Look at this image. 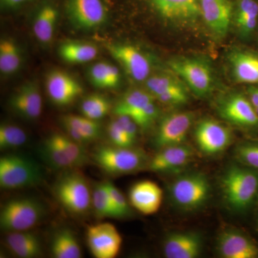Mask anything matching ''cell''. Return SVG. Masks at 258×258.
<instances>
[{
  "label": "cell",
  "instance_id": "cell-31",
  "mask_svg": "<svg viewBox=\"0 0 258 258\" xmlns=\"http://www.w3.org/2000/svg\"><path fill=\"white\" fill-rule=\"evenodd\" d=\"M62 124L71 125L77 130L88 143L99 138L101 135V127L97 120L90 119L85 116L76 115H64Z\"/></svg>",
  "mask_w": 258,
  "mask_h": 258
},
{
  "label": "cell",
  "instance_id": "cell-9",
  "mask_svg": "<svg viewBox=\"0 0 258 258\" xmlns=\"http://www.w3.org/2000/svg\"><path fill=\"white\" fill-rule=\"evenodd\" d=\"M87 242L91 253L96 258H114L121 247L122 237L113 224L104 222L90 226Z\"/></svg>",
  "mask_w": 258,
  "mask_h": 258
},
{
  "label": "cell",
  "instance_id": "cell-35",
  "mask_svg": "<svg viewBox=\"0 0 258 258\" xmlns=\"http://www.w3.org/2000/svg\"><path fill=\"white\" fill-rule=\"evenodd\" d=\"M27 134L17 126L11 124H3L0 126V149H14L26 143Z\"/></svg>",
  "mask_w": 258,
  "mask_h": 258
},
{
  "label": "cell",
  "instance_id": "cell-33",
  "mask_svg": "<svg viewBox=\"0 0 258 258\" xmlns=\"http://www.w3.org/2000/svg\"><path fill=\"white\" fill-rule=\"evenodd\" d=\"M111 110V103L103 96L93 94L83 100L81 111L83 116L94 120H98L106 116Z\"/></svg>",
  "mask_w": 258,
  "mask_h": 258
},
{
  "label": "cell",
  "instance_id": "cell-24",
  "mask_svg": "<svg viewBox=\"0 0 258 258\" xmlns=\"http://www.w3.org/2000/svg\"><path fill=\"white\" fill-rule=\"evenodd\" d=\"M5 241L8 249L17 257L34 258L41 255L42 245L40 239L28 230L10 232Z\"/></svg>",
  "mask_w": 258,
  "mask_h": 258
},
{
  "label": "cell",
  "instance_id": "cell-46",
  "mask_svg": "<svg viewBox=\"0 0 258 258\" xmlns=\"http://www.w3.org/2000/svg\"><path fill=\"white\" fill-rule=\"evenodd\" d=\"M30 0H0L2 8L5 9H14L20 5L25 4Z\"/></svg>",
  "mask_w": 258,
  "mask_h": 258
},
{
  "label": "cell",
  "instance_id": "cell-39",
  "mask_svg": "<svg viewBox=\"0 0 258 258\" xmlns=\"http://www.w3.org/2000/svg\"><path fill=\"white\" fill-rule=\"evenodd\" d=\"M158 114H159V110L154 101H152L132 115L131 118L136 122L139 127L147 128L155 121Z\"/></svg>",
  "mask_w": 258,
  "mask_h": 258
},
{
  "label": "cell",
  "instance_id": "cell-10",
  "mask_svg": "<svg viewBox=\"0 0 258 258\" xmlns=\"http://www.w3.org/2000/svg\"><path fill=\"white\" fill-rule=\"evenodd\" d=\"M66 10L72 23L82 30L98 28L108 15L102 0H68Z\"/></svg>",
  "mask_w": 258,
  "mask_h": 258
},
{
  "label": "cell",
  "instance_id": "cell-3",
  "mask_svg": "<svg viewBox=\"0 0 258 258\" xmlns=\"http://www.w3.org/2000/svg\"><path fill=\"white\" fill-rule=\"evenodd\" d=\"M45 215L44 205L36 199L15 198L2 208L0 226L9 232L28 231L41 221Z\"/></svg>",
  "mask_w": 258,
  "mask_h": 258
},
{
  "label": "cell",
  "instance_id": "cell-21",
  "mask_svg": "<svg viewBox=\"0 0 258 258\" xmlns=\"http://www.w3.org/2000/svg\"><path fill=\"white\" fill-rule=\"evenodd\" d=\"M192 157V150L187 146H171L161 149L149 162V169L154 172H169L182 167Z\"/></svg>",
  "mask_w": 258,
  "mask_h": 258
},
{
  "label": "cell",
  "instance_id": "cell-37",
  "mask_svg": "<svg viewBox=\"0 0 258 258\" xmlns=\"http://www.w3.org/2000/svg\"><path fill=\"white\" fill-rule=\"evenodd\" d=\"M236 154L244 166L258 171V139L240 144L237 148Z\"/></svg>",
  "mask_w": 258,
  "mask_h": 258
},
{
  "label": "cell",
  "instance_id": "cell-26",
  "mask_svg": "<svg viewBox=\"0 0 258 258\" xmlns=\"http://www.w3.org/2000/svg\"><path fill=\"white\" fill-rule=\"evenodd\" d=\"M58 13L55 7L46 5L39 10L33 23V32L39 42L47 45L55 34Z\"/></svg>",
  "mask_w": 258,
  "mask_h": 258
},
{
  "label": "cell",
  "instance_id": "cell-47",
  "mask_svg": "<svg viewBox=\"0 0 258 258\" xmlns=\"http://www.w3.org/2000/svg\"><path fill=\"white\" fill-rule=\"evenodd\" d=\"M255 225H256V229H257V230L258 232V210H257V217H256Z\"/></svg>",
  "mask_w": 258,
  "mask_h": 258
},
{
  "label": "cell",
  "instance_id": "cell-30",
  "mask_svg": "<svg viewBox=\"0 0 258 258\" xmlns=\"http://www.w3.org/2000/svg\"><path fill=\"white\" fill-rule=\"evenodd\" d=\"M23 57L20 47L11 39L0 42V71L4 75L14 74L20 69Z\"/></svg>",
  "mask_w": 258,
  "mask_h": 258
},
{
  "label": "cell",
  "instance_id": "cell-29",
  "mask_svg": "<svg viewBox=\"0 0 258 258\" xmlns=\"http://www.w3.org/2000/svg\"><path fill=\"white\" fill-rule=\"evenodd\" d=\"M154 97L149 91L134 90L127 93L115 106L113 112L116 115L132 117L144 106L154 101Z\"/></svg>",
  "mask_w": 258,
  "mask_h": 258
},
{
  "label": "cell",
  "instance_id": "cell-34",
  "mask_svg": "<svg viewBox=\"0 0 258 258\" xmlns=\"http://www.w3.org/2000/svg\"><path fill=\"white\" fill-rule=\"evenodd\" d=\"M92 205L97 216L100 218H115V213L107 183L96 185L92 191Z\"/></svg>",
  "mask_w": 258,
  "mask_h": 258
},
{
  "label": "cell",
  "instance_id": "cell-41",
  "mask_svg": "<svg viewBox=\"0 0 258 258\" xmlns=\"http://www.w3.org/2000/svg\"><path fill=\"white\" fill-rule=\"evenodd\" d=\"M158 101L166 105H181L187 102L189 99L187 91L183 85L169 90L155 97Z\"/></svg>",
  "mask_w": 258,
  "mask_h": 258
},
{
  "label": "cell",
  "instance_id": "cell-27",
  "mask_svg": "<svg viewBox=\"0 0 258 258\" xmlns=\"http://www.w3.org/2000/svg\"><path fill=\"white\" fill-rule=\"evenodd\" d=\"M51 252L55 258H81V247L74 232L67 228L56 232L51 242Z\"/></svg>",
  "mask_w": 258,
  "mask_h": 258
},
{
  "label": "cell",
  "instance_id": "cell-7",
  "mask_svg": "<svg viewBox=\"0 0 258 258\" xmlns=\"http://www.w3.org/2000/svg\"><path fill=\"white\" fill-rule=\"evenodd\" d=\"M169 66L198 97L208 96L214 88V75L211 67L203 59L179 57L169 61Z\"/></svg>",
  "mask_w": 258,
  "mask_h": 258
},
{
  "label": "cell",
  "instance_id": "cell-43",
  "mask_svg": "<svg viewBox=\"0 0 258 258\" xmlns=\"http://www.w3.org/2000/svg\"><path fill=\"white\" fill-rule=\"evenodd\" d=\"M116 120L124 131L129 142L134 145L137 139L138 125L128 115H117Z\"/></svg>",
  "mask_w": 258,
  "mask_h": 258
},
{
  "label": "cell",
  "instance_id": "cell-44",
  "mask_svg": "<svg viewBox=\"0 0 258 258\" xmlns=\"http://www.w3.org/2000/svg\"><path fill=\"white\" fill-rule=\"evenodd\" d=\"M108 81H109L110 88H115L118 86L120 82V74L119 70L115 66L108 62Z\"/></svg>",
  "mask_w": 258,
  "mask_h": 258
},
{
  "label": "cell",
  "instance_id": "cell-45",
  "mask_svg": "<svg viewBox=\"0 0 258 258\" xmlns=\"http://www.w3.org/2000/svg\"><path fill=\"white\" fill-rule=\"evenodd\" d=\"M245 93L258 115V85L249 86L246 90Z\"/></svg>",
  "mask_w": 258,
  "mask_h": 258
},
{
  "label": "cell",
  "instance_id": "cell-38",
  "mask_svg": "<svg viewBox=\"0 0 258 258\" xmlns=\"http://www.w3.org/2000/svg\"><path fill=\"white\" fill-rule=\"evenodd\" d=\"M115 213V218H125L132 215V211L126 199L114 184L106 181Z\"/></svg>",
  "mask_w": 258,
  "mask_h": 258
},
{
  "label": "cell",
  "instance_id": "cell-32",
  "mask_svg": "<svg viewBox=\"0 0 258 258\" xmlns=\"http://www.w3.org/2000/svg\"><path fill=\"white\" fill-rule=\"evenodd\" d=\"M50 137L66 153L74 163L76 168L82 166L88 161V154L84 145L73 140L69 136L58 133L52 134Z\"/></svg>",
  "mask_w": 258,
  "mask_h": 258
},
{
  "label": "cell",
  "instance_id": "cell-8",
  "mask_svg": "<svg viewBox=\"0 0 258 258\" xmlns=\"http://www.w3.org/2000/svg\"><path fill=\"white\" fill-rule=\"evenodd\" d=\"M222 118L253 133H258V115L247 94L235 93L227 97L219 107Z\"/></svg>",
  "mask_w": 258,
  "mask_h": 258
},
{
  "label": "cell",
  "instance_id": "cell-36",
  "mask_svg": "<svg viewBox=\"0 0 258 258\" xmlns=\"http://www.w3.org/2000/svg\"><path fill=\"white\" fill-rule=\"evenodd\" d=\"M179 80L169 74H159L148 78L146 86L148 91L155 98L161 93L181 86Z\"/></svg>",
  "mask_w": 258,
  "mask_h": 258
},
{
  "label": "cell",
  "instance_id": "cell-6",
  "mask_svg": "<svg viewBox=\"0 0 258 258\" xmlns=\"http://www.w3.org/2000/svg\"><path fill=\"white\" fill-rule=\"evenodd\" d=\"M210 185L203 173L191 172L174 180L170 187L171 200L176 206L186 210H195L208 201Z\"/></svg>",
  "mask_w": 258,
  "mask_h": 258
},
{
  "label": "cell",
  "instance_id": "cell-25",
  "mask_svg": "<svg viewBox=\"0 0 258 258\" xmlns=\"http://www.w3.org/2000/svg\"><path fill=\"white\" fill-rule=\"evenodd\" d=\"M59 55L64 62L81 64L94 60L98 54L96 45L88 42L69 40L62 42L58 48Z\"/></svg>",
  "mask_w": 258,
  "mask_h": 258
},
{
  "label": "cell",
  "instance_id": "cell-17",
  "mask_svg": "<svg viewBox=\"0 0 258 258\" xmlns=\"http://www.w3.org/2000/svg\"><path fill=\"white\" fill-rule=\"evenodd\" d=\"M9 103L10 108L25 119H37L42 111L41 92L37 83L24 84L11 96Z\"/></svg>",
  "mask_w": 258,
  "mask_h": 258
},
{
  "label": "cell",
  "instance_id": "cell-14",
  "mask_svg": "<svg viewBox=\"0 0 258 258\" xmlns=\"http://www.w3.org/2000/svg\"><path fill=\"white\" fill-rule=\"evenodd\" d=\"M195 139L202 152L215 155L230 145L232 135L229 128L218 121L204 119L197 125Z\"/></svg>",
  "mask_w": 258,
  "mask_h": 258
},
{
  "label": "cell",
  "instance_id": "cell-22",
  "mask_svg": "<svg viewBox=\"0 0 258 258\" xmlns=\"http://www.w3.org/2000/svg\"><path fill=\"white\" fill-rule=\"evenodd\" d=\"M161 16L177 22H191L200 15L199 0H152Z\"/></svg>",
  "mask_w": 258,
  "mask_h": 258
},
{
  "label": "cell",
  "instance_id": "cell-42",
  "mask_svg": "<svg viewBox=\"0 0 258 258\" xmlns=\"http://www.w3.org/2000/svg\"><path fill=\"white\" fill-rule=\"evenodd\" d=\"M108 135L112 145L119 147H132L124 131L116 119L111 120L108 125Z\"/></svg>",
  "mask_w": 258,
  "mask_h": 258
},
{
  "label": "cell",
  "instance_id": "cell-4",
  "mask_svg": "<svg viewBox=\"0 0 258 258\" xmlns=\"http://www.w3.org/2000/svg\"><path fill=\"white\" fill-rule=\"evenodd\" d=\"M42 171L37 163L18 154L0 158V186L4 189H18L35 186L41 181Z\"/></svg>",
  "mask_w": 258,
  "mask_h": 258
},
{
  "label": "cell",
  "instance_id": "cell-48",
  "mask_svg": "<svg viewBox=\"0 0 258 258\" xmlns=\"http://www.w3.org/2000/svg\"><path fill=\"white\" fill-rule=\"evenodd\" d=\"M257 40H258V31H257Z\"/></svg>",
  "mask_w": 258,
  "mask_h": 258
},
{
  "label": "cell",
  "instance_id": "cell-23",
  "mask_svg": "<svg viewBox=\"0 0 258 258\" xmlns=\"http://www.w3.org/2000/svg\"><path fill=\"white\" fill-rule=\"evenodd\" d=\"M235 25L241 38L246 41L257 36L258 0H237L235 7Z\"/></svg>",
  "mask_w": 258,
  "mask_h": 258
},
{
  "label": "cell",
  "instance_id": "cell-12",
  "mask_svg": "<svg viewBox=\"0 0 258 258\" xmlns=\"http://www.w3.org/2000/svg\"><path fill=\"white\" fill-rule=\"evenodd\" d=\"M107 48L132 79L139 82L147 81L151 73V63L142 51L128 44H111Z\"/></svg>",
  "mask_w": 258,
  "mask_h": 258
},
{
  "label": "cell",
  "instance_id": "cell-2",
  "mask_svg": "<svg viewBox=\"0 0 258 258\" xmlns=\"http://www.w3.org/2000/svg\"><path fill=\"white\" fill-rule=\"evenodd\" d=\"M53 191L59 203L75 215H84L92 205V191L87 179L74 169L66 171L59 176Z\"/></svg>",
  "mask_w": 258,
  "mask_h": 258
},
{
  "label": "cell",
  "instance_id": "cell-20",
  "mask_svg": "<svg viewBox=\"0 0 258 258\" xmlns=\"http://www.w3.org/2000/svg\"><path fill=\"white\" fill-rule=\"evenodd\" d=\"M230 62L236 82L258 85V52L248 49H237L231 54Z\"/></svg>",
  "mask_w": 258,
  "mask_h": 258
},
{
  "label": "cell",
  "instance_id": "cell-40",
  "mask_svg": "<svg viewBox=\"0 0 258 258\" xmlns=\"http://www.w3.org/2000/svg\"><path fill=\"white\" fill-rule=\"evenodd\" d=\"M107 64V62H99L90 68L89 79L95 87L110 88Z\"/></svg>",
  "mask_w": 258,
  "mask_h": 258
},
{
  "label": "cell",
  "instance_id": "cell-13",
  "mask_svg": "<svg viewBox=\"0 0 258 258\" xmlns=\"http://www.w3.org/2000/svg\"><path fill=\"white\" fill-rule=\"evenodd\" d=\"M45 82L49 98L59 107L69 106L83 93L82 86L78 81L60 70L50 71Z\"/></svg>",
  "mask_w": 258,
  "mask_h": 258
},
{
  "label": "cell",
  "instance_id": "cell-5",
  "mask_svg": "<svg viewBox=\"0 0 258 258\" xmlns=\"http://www.w3.org/2000/svg\"><path fill=\"white\" fill-rule=\"evenodd\" d=\"M94 162L102 170L113 175L131 174L143 168L145 154L132 147L101 146L93 152Z\"/></svg>",
  "mask_w": 258,
  "mask_h": 258
},
{
  "label": "cell",
  "instance_id": "cell-28",
  "mask_svg": "<svg viewBox=\"0 0 258 258\" xmlns=\"http://www.w3.org/2000/svg\"><path fill=\"white\" fill-rule=\"evenodd\" d=\"M39 152L47 165L55 170L67 171L76 168L69 156L50 137L42 142Z\"/></svg>",
  "mask_w": 258,
  "mask_h": 258
},
{
  "label": "cell",
  "instance_id": "cell-11",
  "mask_svg": "<svg viewBox=\"0 0 258 258\" xmlns=\"http://www.w3.org/2000/svg\"><path fill=\"white\" fill-rule=\"evenodd\" d=\"M193 115L188 112H178L163 118L154 139L158 149L182 144L191 127Z\"/></svg>",
  "mask_w": 258,
  "mask_h": 258
},
{
  "label": "cell",
  "instance_id": "cell-1",
  "mask_svg": "<svg viewBox=\"0 0 258 258\" xmlns=\"http://www.w3.org/2000/svg\"><path fill=\"white\" fill-rule=\"evenodd\" d=\"M222 186L227 203L245 212L258 205V171L246 166H232L225 171Z\"/></svg>",
  "mask_w": 258,
  "mask_h": 258
},
{
  "label": "cell",
  "instance_id": "cell-15",
  "mask_svg": "<svg viewBox=\"0 0 258 258\" xmlns=\"http://www.w3.org/2000/svg\"><path fill=\"white\" fill-rule=\"evenodd\" d=\"M200 15L210 31L217 37H224L230 29L232 6L229 0H199Z\"/></svg>",
  "mask_w": 258,
  "mask_h": 258
},
{
  "label": "cell",
  "instance_id": "cell-19",
  "mask_svg": "<svg viewBox=\"0 0 258 258\" xmlns=\"http://www.w3.org/2000/svg\"><path fill=\"white\" fill-rule=\"evenodd\" d=\"M163 191L159 185L149 180L136 183L129 191L131 205L145 215L156 213L160 208Z\"/></svg>",
  "mask_w": 258,
  "mask_h": 258
},
{
  "label": "cell",
  "instance_id": "cell-16",
  "mask_svg": "<svg viewBox=\"0 0 258 258\" xmlns=\"http://www.w3.org/2000/svg\"><path fill=\"white\" fill-rule=\"evenodd\" d=\"M217 249L222 257L258 258L257 242L239 231L227 230L222 233Z\"/></svg>",
  "mask_w": 258,
  "mask_h": 258
},
{
  "label": "cell",
  "instance_id": "cell-18",
  "mask_svg": "<svg viewBox=\"0 0 258 258\" xmlns=\"http://www.w3.org/2000/svg\"><path fill=\"white\" fill-rule=\"evenodd\" d=\"M203 240L195 232H181L169 234L164 242V254L167 258H195L200 255Z\"/></svg>",
  "mask_w": 258,
  "mask_h": 258
}]
</instances>
